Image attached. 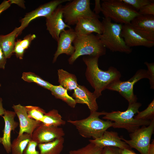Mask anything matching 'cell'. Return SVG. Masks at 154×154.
Listing matches in <instances>:
<instances>
[{
    "mask_svg": "<svg viewBox=\"0 0 154 154\" xmlns=\"http://www.w3.org/2000/svg\"><path fill=\"white\" fill-rule=\"evenodd\" d=\"M6 61L7 58L2 48L0 46V69H5Z\"/></svg>",
    "mask_w": 154,
    "mask_h": 154,
    "instance_id": "74e56055",
    "label": "cell"
},
{
    "mask_svg": "<svg viewBox=\"0 0 154 154\" xmlns=\"http://www.w3.org/2000/svg\"><path fill=\"white\" fill-rule=\"evenodd\" d=\"M50 90L55 98L62 100L71 108L75 107L76 103L75 100L68 95L67 90L61 86L52 85Z\"/></svg>",
    "mask_w": 154,
    "mask_h": 154,
    "instance_id": "484cf974",
    "label": "cell"
},
{
    "mask_svg": "<svg viewBox=\"0 0 154 154\" xmlns=\"http://www.w3.org/2000/svg\"><path fill=\"white\" fill-rule=\"evenodd\" d=\"M3 115L2 116L4 119L5 126L1 143L7 152L9 153L11 152V132L15 130L19 123L14 119L16 116L14 112L6 110Z\"/></svg>",
    "mask_w": 154,
    "mask_h": 154,
    "instance_id": "d6986e66",
    "label": "cell"
},
{
    "mask_svg": "<svg viewBox=\"0 0 154 154\" xmlns=\"http://www.w3.org/2000/svg\"><path fill=\"white\" fill-rule=\"evenodd\" d=\"M90 143L101 148L106 147H114L120 149H131L125 141L122 140L118 133L115 131L106 130L100 137L90 139Z\"/></svg>",
    "mask_w": 154,
    "mask_h": 154,
    "instance_id": "e0dca14e",
    "label": "cell"
},
{
    "mask_svg": "<svg viewBox=\"0 0 154 154\" xmlns=\"http://www.w3.org/2000/svg\"><path fill=\"white\" fill-rule=\"evenodd\" d=\"M64 139L61 137L47 143L38 144L40 154H60L64 147Z\"/></svg>",
    "mask_w": 154,
    "mask_h": 154,
    "instance_id": "7402d4cb",
    "label": "cell"
},
{
    "mask_svg": "<svg viewBox=\"0 0 154 154\" xmlns=\"http://www.w3.org/2000/svg\"><path fill=\"white\" fill-rule=\"evenodd\" d=\"M19 120V129L18 136L24 133L31 136L35 129L41 123L40 121L29 118L25 106L19 104L12 107Z\"/></svg>",
    "mask_w": 154,
    "mask_h": 154,
    "instance_id": "9a60e30c",
    "label": "cell"
},
{
    "mask_svg": "<svg viewBox=\"0 0 154 154\" xmlns=\"http://www.w3.org/2000/svg\"><path fill=\"white\" fill-rule=\"evenodd\" d=\"M125 3L130 5L138 12L145 5L154 1L151 0H122Z\"/></svg>",
    "mask_w": 154,
    "mask_h": 154,
    "instance_id": "4dcf8cb0",
    "label": "cell"
},
{
    "mask_svg": "<svg viewBox=\"0 0 154 154\" xmlns=\"http://www.w3.org/2000/svg\"><path fill=\"white\" fill-rule=\"evenodd\" d=\"M65 133L63 129L59 127L47 126L42 123L33 131L32 139L38 144L52 141L56 139L63 137Z\"/></svg>",
    "mask_w": 154,
    "mask_h": 154,
    "instance_id": "4fadbf2b",
    "label": "cell"
},
{
    "mask_svg": "<svg viewBox=\"0 0 154 154\" xmlns=\"http://www.w3.org/2000/svg\"><path fill=\"white\" fill-rule=\"evenodd\" d=\"M130 25L136 33L154 41V15H139L131 21Z\"/></svg>",
    "mask_w": 154,
    "mask_h": 154,
    "instance_id": "8fae6325",
    "label": "cell"
},
{
    "mask_svg": "<svg viewBox=\"0 0 154 154\" xmlns=\"http://www.w3.org/2000/svg\"><path fill=\"white\" fill-rule=\"evenodd\" d=\"M2 99L1 98H0V116H2L3 115L6 110L4 109L3 106Z\"/></svg>",
    "mask_w": 154,
    "mask_h": 154,
    "instance_id": "ee69618b",
    "label": "cell"
},
{
    "mask_svg": "<svg viewBox=\"0 0 154 154\" xmlns=\"http://www.w3.org/2000/svg\"><path fill=\"white\" fill-rule=\"evenodd\" d=\"M25 106L29 118L37 121H41L46 113L44 110L37 106Z\"/></svg>",
    "mask_w": 154,
    "mask_h": 154,
    "instance_id": "f1b7e54d",
    "label": "cell"
},
{
    "mask_svg": "<svg viewBox=\"0 0 154 154\" xmlns=\"http://www.w3.org/2000/svg\"><path fill=\"white\" fill-rule=\"evenodd\" d=\"M21 39H18L15 43L13 53H15L16 56L20 59H23L25 50L21 44Z\"/></svg>",
    "mask_w": 154,
    "mask_h": 154,
    "instance_id": "d6a6232c",
    "label": "cell"
},
{
    "mask_svg": "<svg viewBox=\"0 0 154 154\" xmlns=\"http://www.w3.org/2000/svg\"><path fill=\"white\" fill-rule=\"evenodd\" d=\"M36 36L35 34H28L26 36L23 40H21L20 44L22 47L25 50L30 46L32 40L36 38Z\"/></svg>",
    "mask_w": 154,
    "mask_h": 154,
    "instance_id": "d590c367",
    "label": "cell"
},
{
    "mask_svg": "<svg viewBox=\"0 0 154 154\" xmlns=\"http://www.w3.org/2000/svg\"><path fill=\"white\" fill-rule=\"evenodd\" d=\"M73 98L76 103L86 104L90 112L97 111L98 106L96 102L97 98L93 93L90 91L85 86L78 85L74 90Z\"/></svg>",
    "mask_w": 154,
    "mask_h": 154,
    "instance_id": "ffe728a7",
    "label": "cell"
},
{
    "mask_svg": "<svg viewBox=\"0 0 154 154\" xmlns=\"http://www.w3.org/2000/svg\"><path fill=\"white\" fill-rule=\"evenodd\" d=\"M77 35L74 29L71 28L64 30L59 35L57 42V47L54 55L53 63L56 61L58 57L62 54L71 56L75 51L73 42Z\"/></svg>",
    "mask_w": 154,
    "mask_h": 154,
    "instance_id": "5bb4252c",
    "label": "cell"
},
{
    "mask_svg": "<svg viewBox=\"0 0 154 154\" xmlns=\"http://www.w3.org/2000/svg\"><path fill=\"white\" fill-rule=\"evenodd\" d=\"M121 36L128 47L142 46L151 48L154 45V41L145 39L136 33L130 24L123 25Z\"/></svg>",
    "mask_w": 154,
    "mask_h": 154,
    "instance_id": "ac0fdd59",
    "label": "cell"
},
{
    "mask_svg": "<svg viewBox=\"0 0 154 154\" xmlns=\"http://www.w3.org/2000/svg\"><path fill=\"white\" fill-rule=\"evenodd\" d=\"M96 17H85L80 18L75 25L74 29L77 35H86L93 33L102 34L103 26L102 23Z\"/></svg>",
    "mask_w": 154,
    "mask_h": 154,
    "instance_id": "2e32d148",
    "label": "cell"
},
{
    "mask_svg": "<svg viewBox=\"0 0 154 154\" xmlns=\"http://www.w3.org/2000/svg\"><path fill=\"white\" fill-rule=\"evenodd\" d=\"M2 141V138L0 137V143H1Z\"/></svg>",
    "mask_w": 154,
    "mask_h": 154,
    "instance_id": "f6af8a7d",
    "label": "cell"
},
{
    "mask_svg": "<svg viewBox=\"0 0 154 154\" xmlns=\"http://www.w3.org/2000/svg\"><path fill=\"white\" fill-rule=\"evenodd\" d=\"M102 23L103 29L102 33L96 35L105 48L112 52L131 53L132 48L126 45L121 36L123 25L113 23L109 18H104Z\"/></svg>",
    "mask_w": 154,
    "mask_h": 154,
    "instance_id": "277c9868",
    "label": "cell"
},
{
    "mask_svg": "<svg viewBox=\"0 0 154 154\" xmlns=\"http://www.w3.org/2000/svg\"><path fill=\"white\" fill-rule=\"evenodd\" d=\"M138 13L141 15H154V1L143 7Z\"/></svg>",
    "mask_w": 154,
    "mask_h": 154,
    "instance_id": "836d02e7",
    "label": "cell"
},
{
    "mask_svg": "<svg viewBox=\"0 0 154 154\" xmlns=\"http://www.w3.org/2000/svg\"><path fill=\"white\" fill-rule=\"evenodd\" d=\"M62 7V5H59L49 16L46 18L47 30L57 42L62 31L66 28H71L63 20Z\"/></svg>",
    "mask_w": 154,
    "mask_h": 154,
    "instance_id": "7c38bea8",
    "label": "cell"
},
{
    "mask_svg": "<svg viewBox=\"0 0 154 154\" xmlns=\"http://www.w3.org/2000/svg\"><path fill=\"white\" fill-rule=\"evenodd\" d=\"M8 1L11 5L12 4H15L24 9H25L26 8L25 4V1L24 0H9Z\"/></svg>",
    "mask_w": 154,
    "mask_h": 154,
    "instance_id": "60d3db41",
    "label": "cell"
},
{
    "mask_svg": "<svg viewBox=\"0 0 154 154\" xmlns=\"http://www.w3.org/2000/svg\"><path fill=\"white\" fill-rule=\"evenodd\" d=\"M101 12L104 18H109L116 23L130 24L131 21L139 15L138 12L122 0H104Z\"/></svg>",
    "mask_w": 154,
    "mask_h": 154,
    "instance_id": "8992f818",
    "label": "cell"
},
{
    "mask_svg": "<svg viewBox=\"0 0 154 154\" xmlns=\"http://www.w3.org/2000/svg\"><path fill=\"white\" fill-rule=\"evenodd\" d=\"M147 67V72L149 76L150 88L154 89V63H149L147 62H144Z\"/></svg>",
    "mask_w": 154,
    "mask_h": 154,
    "instance_id": "1f68e13d",
    "label": "cell"
},
{
    "mask_svg": "<svg viewBox=\"0 0 154 154\" xmlns=\"http://www.w3.org/2000/svg\"><path fill=\"white\" fill-rule=\"evenodd\" d=\"M102 148L90 143L85 146L79 149L70 150L69 154H101Z\"/></svg>",
    "mask_w": 154,
    "mask_h": 154,
    "instance_id": "83f0119b",
    "label": "cell"
},
{
    "mask_svg": "<svg viewBox=\"0 0 154 154\" xmlns=\"http://www.w3.org/2000/svg\"><path fill=\"white\" fill-rule=\"evenodd\" d=\"M58 82L67 91H71L76 89L79 85L77 78L74 74L70 73L62 69L58 70Z\"/></svg>",
    "mask_w": 154,
    "mask_h": 154,
    "instance_id": "603a6c76",
    "label": "cell"
},
{
    "mask_svg": "<svg viewBox=\"0 0 154 154\" xmlns=\"http://www.w3.org/2000/svg\"><path fill=\"white\" fill-rule=\"evenodd\" d=\"M148 154H154V139L150 143L148 149Z\"/></svg>",
    "mask_w": 154,
    "mask_h": 154,
    "instance_id": "7bdbcfd3",
    "label": "cell"
},
{
    "mask_svg": "<svg viewBox=\"0 0 154 154\" xmlns=\"http://www.w3.org/2000/svg\"><path fill=\"white\" fill-rule=\"evenodd\" d=\"M134 118L136 119L152 120L154 119V100L144 110L139 112Z\"/></svg>",
    "mask_w": 154,
    "mask_h": 154,
    "instance_id": "f546056e",
    "label": "cell"
},
{
    "mask_svg": "<svg viewBox=\"0 0 154 154\" xmlns=\"http://www.w3.org/2000/svg\"><path fill=\"white\" fill-rule=\"evenodd\" d=\"M9 1H4L0 4V14L8 9L11 6Z\"/></svg>",
    "mask_w": 154,
    "mask_h": 154,
    "instance_id": "ab89813d",
    "label": "cell"
},
{
    "mask_svg": "<svg viewBox=\"0 0 154 154\" xmlns=\"http://www.w3.org/2000/svg\"><path fill=\"white\" fill-rule=\"evenodd\" d=\"M70 0H54L44 3L39 6L35 10L27 13L24 17L19 21L21 23L19 27V31L17 37L20 35L23 31L33 20L39 17L45 18L49 16L59 5Z\"/></svg>",
    "mask_w": 154,
    "mask_h": 154,
    "instance_id": "30bf717a",
    "label": "cell"
},
{
    "mask_svg": "<svg viewBox=\"0 0 154 154\" xmlns=\"http://www.w3.org/2000/svg\"><path fill=\"white\" fill-rule=\"evenodd\" d=\"M63 18L68 25H76L81 18L85 17L100 18L92 10L89 0H74L62 6Z\"/></svg>",
    "mask_w": 154,
    "mask_h": 154,
    "instance_id": "52a82bcc",
    "label": "cell"
},
{
    "mask_svg": "<svg viewBox=\"0 0 154 154\" xmlns=\"http://www.w3.org/2000/svg\"><path fill=\"white\" fill-rule=\"evenodd\" d=\"M37 145L38 144L37 142L31 139L28 144L23 154H40L36 150Z\"/></svg>",
    "mask_w": 154,
    "mask_h": 154,
    "instance_id": "e575fe53",
    "label": "cell"
},
{
    "mask_svg": "<svg viewBox=\"0 0 154 154\" xmlns=\"http://www.w3.org/2000/svg\"><path fill=\"white\" fill-rule=\"evenodd\" d=\"M22 79L28 82H34L38 85L50 90L52 84L44 80L38 76L31 72H24Z\"/></svg>",
    "mask_w": 154,
    "mask_h": 154,
    "instance_id": "4316f807",
    "label": "cell"
},
{
    "mask_svg": "<svg viewBox=\"0 0 154 154\" xmlns=\"http://www.w3.org/2000/svg\"><path fill=\"white\" fill-rule=\"evenodd\" d=\"M41 122L43 125L47 126L59 127L66 123L58 111L54 109L46 113Z\"/></svg>",
    "mask_w": 154,
    "mask_h": 154,
    "instance_id": "d4e9b609",
    "label": "cell"
},
{
    "mask_svg": "<svg viewBox=\"0 0 154 154\" xmlns=\"http://www.w3.org/2000/svg\"><path fill=\"white\" fill-rule=\"evenodd\" d=\"M146 78H149L147 70L140 69L129 80L116 81L110 84L106 89L118 92L128 101L129 104H131L137 102V96L133 92L134 85L139 80Z\"/></svg>",
    "mask_w": 154,
    "mask_h": 154,
    "instance_id": "ba28073f",
    "label": "cell"
},
{
    "mask_svg": "<svg viewBox=\"0 0 154 154\" xmlns=\"http://www.w3.org/2000/svg\"><path fill=\"white\" fill-rule=\"evenodd\" d=\"M154 131V119L151 121L147 126H143L133 132L130 133V140H126L121 137L130 147L137 150L140 154H148V149Z\"/></svg>",
    "mask_w": 154,
    "mask_h": 154,
    "instance_id": "9c48e42d",
    "label": "cell"
},
{
    "mask_svg": "<svg viewBox=\"0 0 154 154\" xmlns=\"http://www.w3.org/2000/svg\"><path fill=\"white\" fill-rule=\"evenodd\" d=\"M97 56H85L82 59L86 66L85 73L86 78L94 89L93 92L97 98L102 95V92L106 89L111 84L120 80L121 72L113 66L104 71L98 66V59Z\"/></svg>",
    "mask_w": 154,
    "mask_h": 154,
    "instance_id": "6da1fadb",
    "label": "cell"
},
{
    "mask_svg": "<svg viewBox=\"0 0 154 154\" xmlns=\"http://www.w3.org/2000/svg\"><path fill=\"white\" fill-rule=\"evenodd\" d=\"M121 154H138L135 152L131 149H120Z\"/></svg>",
    "mask_w": 154,
    "mask_h": 154,
    "instance_id": "b9f144b4",
    "label": "cell"
},
{
    "mask_svg": "<svg viewBox=\"0 0 154 154\" xmlns=\"http://www.w3.org/2000/svg\"><path fill=\"white\" fill-rule=\"evenodd\" d=\"M93 11L98 15L101 12V5L100 0H95V7Z\"/></svg>",
    "mask_w": 154,
    "mask_h": 154,
    "instance_id": "f35d334b",
    "label": "cell"
},
{
    "mask_svg": "<svg viewBox=\"0 0 154 154\" xmlns=\"http://www.w3.org/2000/svg\"><path fill=\"white\" fill-rule=\"evenodd\" d=\"M20 28L15 27L13 31L5 35H0V46L6 58H10L13 55L15 39Z\"/></svg>",
    "mask_w": 154,
    "mask_h": 154,
    "instance_id": "44dd1931",
    "label": "cell"
},
{
    "mask_svg": "<svg viewBox=\"0 0 154 154\" xmlns=\"http://www.w3.org/2000/svg\"><path fill=\"white\" fill-rule=\"evenodd\" d=\"M101 154H121L120 149L114 147H104Z\"/></svg>",
    "mask_w": 154,
    "mask_h": 154,
    "instance_id": "8d00e7d4",
    "label": "cell"
},
{
    "mask_svg": "<svg viewBox=\"0 0 154 154\" xmlns=\"http://www.w3.org/2000/svg\"><path fill=\"white\" fill-rule=\"evenodd\" d=\"M141 106V103L137 102L129 104L126 110L106 112L102 118L114 121L112 127L114 128L124 129L131 133L143 126L149 125L151 123V120L136 119L134 118L135 115L139 112V109Z\"/></svg>",
    "mask_w": 154,
    "mask_h": 154,
    "instance_id": "3957f363",
    "label": "cell"
},
{
    "mask_svg": "<svg viewBox=\"0 0 154 154\" xmlns=\"http://www.w3.org/2000/svg\"><path fill=\"white\" fill-rule=\"evenodd\" d=\"M73 44L75 51L68 59L70 64L81 56L100 57L106 54V48L98 37L93 33L86 35H77Z\"/></svg>",
    "mask_w": 154,
    "mask_h": 154,
    "instance_id": "5b68a950",
    "label": "cell"
},
{
    "mask_svg": "<svg viewBox=\"0 0 154 154\" xmlns=\"http://www.w3.org/2000/svg\"><path fill=\"white\" fill-rule=\"evenodd\" d=\"M32 139V136L24 133L15 139L11 144L12 154H23L29 142Z\"/></svg>",
    "mask_w": 154,
    "mask_h": 154,
    "instance_id": "cb8c5ba5",
    "label": "cell"
},
{
    "mask_svg": "<svg viewBox=\"0 0 154 154\" xmlns=\"http://www.w3.org/2000/svg\"><path fill=\"white\" fill-rule=\"evenodd\" d=\"M106 113L104 111L91 112L85 118L75 120L69 119L67 121L75 126L82 137L97 139L102 137L104 132L113 125L111 121H104L99 118L100 116L104 115Z\"/></svg>",
    "mask_w": 154,
    "mask_h": 154,
    "instance_id": "7a4b0ae2",
    "label": "cell"
}]
</instances>
